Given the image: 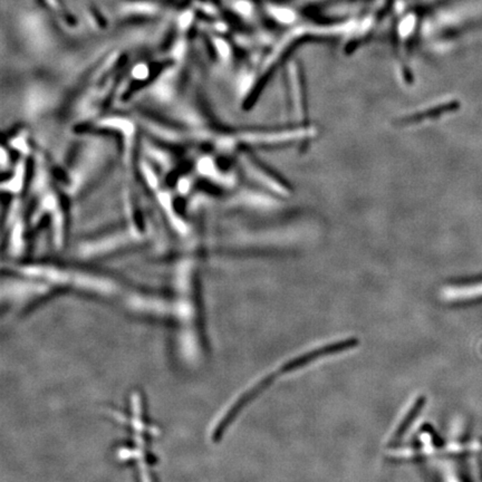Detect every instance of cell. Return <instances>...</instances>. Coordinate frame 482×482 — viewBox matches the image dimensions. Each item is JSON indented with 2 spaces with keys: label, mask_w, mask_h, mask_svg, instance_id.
I'll return each mask as SVG.
<instances>
[{
  "label": "cell",
  "mask_w": 482,
  "mask_h": 482,
  "mask_svg": "<svg viewBox=\"0 0 482 482\" xmlns=\"http://www.w3.org/2000/svg\"><path fill=\"white\" fill-rule=\"evenodd\" d=\"M201 243L184 247L173 266L171 316L174 342L180 360L188 366L198 365L205 355V337L200 292Z\"/></svg>",
  "instance_id": "1"
},
{
  "label": "cell",
  "mask_w": 482,
  "mask_h": 482,
  "mask_svg": "<svg viewBox=\"0 0 482 482\" xmlns=\"http://www.w3.org/2000/svg\"><path fill=\"white\" fill-rule=\"evenodd\" d=\"M7 268L43 281L55 295L59 292H77L93 299L117 303L124 310L137 288L117 276L82 265L21 261L8 263Z\"/></svg>",
  "instance_id": "2"
},
{
  "label": "cell",
  "mask_w": 482,
  "mask_h": 482,
  "mask_svg": "<svg viewBox=\"0 0 482 482\" xmlns=\"http://www.w3.org/2000/svg\"><path fill=\"white\" fill-rule=\"evenodd\" d=\"M30 225L39 227L47 222L52 243L57 250L64 249L68 237V194L56 176L44 151L37 149L32 157V177L28 192Z\"/></svg>",
  "instance_id": "3"
},
{
  "label": "cell",
  "mask_w": 482,
  "mask_h": 482,
  "mask_svg": "<svg viewBox=\"0 0 482 482\" xmlns=\"http://www.w3.org/2000/svg\"><path fill=\"white\" fill-rule=\"evenodd\" d=\"M111 158L108 142L99 141V138L84 141L70 157V163L64 170V176H57L68 198L75 199L88 190V187L106 171Z\"/></svg>",
  "instance_id": "4"
},
{
  "label": "cell",
  "mask_w": 482,
  "mask_h": 482,
  "mask_svg": "<svg viewBox=\"0 0 482 482\" xmlns=\"http://www.w3.org/2000/svg\"><path fill=\"white\" fill-rule=\"evenodd\" d=\"M148 236L149 234L139 228L138 225L126 222L106 234H97L95 237L79 241L75 248V254L79 259L83 261L111 257L143 245Z\"/></svg>",
  "instance_id": "5"
},
{
  "label": "cell",
  "mask_w": 482,
  "mask_h": 482,
  "mask_svg": "<svg viewBox=\"0 0 482 482\" xmlns=\"http://www.w3.org/2000/svg\"><path fill=\"white\" fill-rule=\"evenodd\" d=\"M30 227L28 203L23 198H10L3 218V252L8 256V263L23 261Z\"/></svg>",
  "instance_id": "6"
},
{
  "label": "cell",
  "mask_w": 482,
  "mask_h": 482,
  "mask_svg": "<svg viewBox=\"0 0 482 482\" xmlns=\"http://www.w3.org/2000/svg\"><path fill=\"white\" fill-rule=\"evenodd\" d=\"M359 344H360V341H359V339H355V337H350V339L337 341V342L328 343V344L324 345V346L305 352V353L299 355V357H294L292 360L283 363V365L279 368V373L281 374H287V373L299 371L301 368L310 365V363L316 362V361L321 360V359L325 357H330V355H334V354L348 351V350L357 348Z\"/></svg>",
  "instance_id": "7"
},
{
  "label": "cell",
  "mask_w": 482,
  "mask_h": 482,
  "mask_svg": "<svg viewBox=\"0 0 482 482\" xmlns=\"http://www.w3.org/2000/svg\"><path fill=\"white\" fill-rule=\"evenodd\" d=\"M424 403H425V399H424V396H419V398L414 401L412 408L409 410V412L406 413L403 420H402V422L399 424V427L395 430L394 434L392 436V440H393V441H398V440H400V439L404 436V433L409 429L410 424L412 423V422L414 421V419L418 416L419 413L421 412Z\"/></svg>",
  "instance_id": "8"
}]
</instances>
